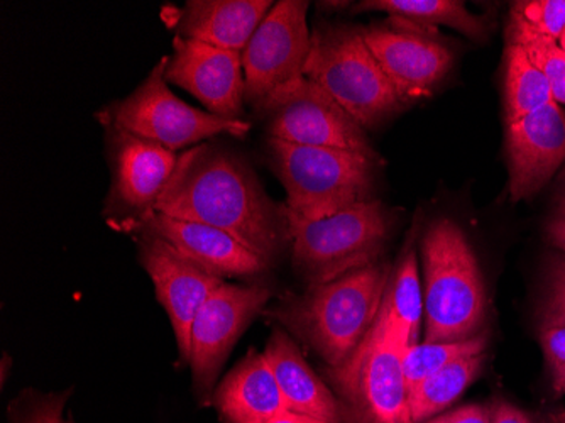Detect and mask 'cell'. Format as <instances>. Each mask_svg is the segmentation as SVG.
<instances>
[{
  "label": "cell",
  "mask_w": 565,
  "mask_h": 423,
  "mask_svg": "<svg viewBox=\"0 0 565 423\" xmlns=\"http://www.w3.org/2000/svg\"><path fill=\"white\" fill-rule=\"evenodd\" d=\"M154 212L221 229L268 263L288 240L282 207L266 195L249 165L211 142L178 158Z\"/></svg>",
  "instance_id": "1"
},
{
  "label": "cell",
  "mask_w": 565,
  "mask_h": 423,
  "mask_svg": "<svg viewBox=\"0 0 565 423\" xmlns=\"http://www.w3.org/2000/svg\"><path fill=\"white\" fill-rule=\"evenodd\" d=\"M388 264L374 263L332 282L312 285L269 311L330 368L341 366L376 322L392 282Z\"/></svg>",
  "instance_id": "2"
},
{
  "label": "cell",
  "mask_w": 565,
  "mask_h": 423,
  "mask_svg": "<svg viewBox=\"0 0 565 423\" xmlns=\"http://www.w3.org/2000/svg\"><path fill=\"white\" fill-rule=\"evenodd\" d=\"M425 268V342H457L478 336L484 322V282L465 231L440 219L422 244Z\"/></svg>",
  "instance_id": "3"
},
{
  "label": "cell",
  "mask_w": 565,
  "mask_h": 423,
  "mask_svg": "<svg viewBox=\"0 0 565 423\" xmlns=\"http://www.w3.org/2000/svg\"><path fill=\"white\" fill-rule=\"evenodd\" d=\"M275 173L287 190V224L330 218L371 200L374 160L338 148L268 139Z\"/></svg>",
  "instance_id": "4"
},
{
  "label": "cell",
  "mask_w": 565,
  "mask_h": 423,
  "mask_svg": "<svg viewBox=\"0 0 565 423\" xmlns=\"http://www.w3.org/2000/svg\"><path fill=\"white\" fill-rule=\"evenodd\" d=\"M408 348V340L393 317L386 289L370 332L341 366L329 369L345 412L355 423H414L403 369Z\"/></svg>",
  "instance_id": "5"
},
{
  "label": "cell",
  "mask_w": 565,
  "mask_h": 423,
  "mask_svg": "<svg viewBox=\"0 0 565 423\" xmlns=\"http://www.w3.org/2000/svg\"><path fill=\"white\" fill-rule=\"evenodd\" d=\"M305 76L361 127L377 126L402 109V98L367 47L363 33L352 28L323 25L313 31Z\"/></svg>",
  "instance_id": "6"
},
{
  "label": "cell",
  "mask_w": 565,
  "mask_h": 423,
  "mask_svg": "<svg viewBox=\"0 0 565 423\" xmlns=\"http://www.w3.org/2000/svg\"><path fill=\"white\" fill-rule=\"evenodd\" d=\"M287 228L295 266L312 286L377 263L390 221L383 203L371 199L330 218L290 222Z\"/></svg>",
  "instance_id": "7"
},
{
  "label": "cell",
  "mask_w": 565,
  "mask_h": 423,
  "mask_svg": "<svg viewBox=\"0 0 565 423\" xmlns=\"http://www.w3.org/2000/svg\"><path fill=\"white\" fill-rule=\"evenodd\" d=\"M167 65L168 56H163L129 97L98 113L102 124L157 142L173 152L190 146L195 148L215 136L246 135L250 129L246 120L203 113L178 98L168 87Z\"/></svg>",
  "instance_id": "8"
},
{
  "label": "cell",
  "mask_w": 565,
  "mask_h": 423,
  "mask_svg": "<svg viewBox=\"0 0 565 423\" xmlns=\"http://www.w3.org/2000/svg\"><path fill=\"white\" fill-rule=\"evenodd\" d=\"M256 110L266 119L269 139L345 149L374 160L364 127L307 76L269 95Z\"/></svg>",
  "instance_id": "9"
},
{
  "label": "cell",
  "mask_w": 565,
  "mask_h": 423,
  "mask_svg": "<svg viewBox=\"0 0 565 423\" xmlns=\"http://www.w3.org/2000/svg\"><path fill=\"white\" fill-rule=\"evenodd\" d=\"M308 8L305 0L276 2L243 51L244 97L254 109L305 76L312 47Z\"/></svg>",
  "instance_id": "10"
},
{
  "label": "cell",
  "mask_w": 565,
  "mask_h": 423,
  "mask_svg": "<svg viewBox=\"0 0 565 423\" xmlns=\"http://www.w3.org/2000/svg\"><path fill=\"white\" fill-rule=\"evenodd\" d=\"M271 289L224 283L200 307L190 336L189 364L200 393H209L244 329L265 308Z\"/></svg>",
  "instance_id": "11"
},
{
  "label": "cell",
  "mask_w": 565,
  "mask_h": 423,
  "mask_svg": "<svg viewBox=\"0 0 565 423\" xmlns=\"http://www.w3.org/2000/svg\"><path fill=\"white\" fill-rule=\"evenodd\" d=\"M109 133L113 187L107 209L120 212L127 225L139 228L157 209L177 168L178 156L126 130L109 127Z\"/></svg>",
  "instance_id": "12"
},
{
  "label": "cell",
  "mask_w": 565,
  "mask_h": 423,
  "mask_svg": "<svg viewBox=\"0 0 565 423\" xmlns=\"http://www.w3.org/2000/svg\"><path fill=\"white\" fill-rule=\"evenodd\" d=\"M164 76L168 84L199 98L207 113L243 120L246 102L243 53L174 36L173 55L168 56Z\"/></svg>",
  "instance_id": "13"
},
{
  "label": "cell",
  "mask_w": 565,
  "mask_h": 423,
  "mask_svg": "<svg viewBox=\"0 0 565 423\" xmlns=\"http://www.w3.org/2000/svg\"><path fill=\"white\" fill-rule=\"evenodd\" d=\"M141 261L154 283L158 300L168 311L180 355L189 362L193 320L205 300L224 285V278L202 268L148 232L141 243Z\"/></svg>",
  "instance_id": "14"
},
{
  "label": "cell",
  "mask_w": 565,
  "mask_h": 423,
  "mask_svg": "<svg viewBox=\"0 0 565 423\" xmlns=\"http://www.w3.org/2000/svg\"><path fill=\"white\" fill-rule=\"evenodd\" d=\"M508 193L513 202L544 189L565 161V113L557 102L507 124Z\"/></svg>",
  "instance_id": "15"
},
{
  "label": "cell",
  "mask_w": 565,
  "mask_h": 423,
  "mask_svg": "<svg viewBox=\"0 0 565 423\" xmlns=\"http://www.w3.org/2000/svg\"><path fill=\"white\" fill-rule=\"evenodd\" d=\"M361 33L403 102L430 94L452 66L449 47L430 38L392 28H370Z\"/></svg>",
  "instance_id": "16"
},
{
  "label": "cell",
  "mask_w": 565,
  "mask_h": 423,
  "mask_svg": "<svg viewBox=\"0 0 565 423\" xmlns=\"http://www.w3.org/2000/svg\"><path fill=\"white\" fill-rule=\"evenodd\" d=\"M139 228L221 278L258 275L268 266V261L247 250L233 235L202 222L152 212Z\"/></svg>",
  "instance_id": "17"
},
{
  "label": "cell",
  "mask_w": 565,
  "mask_h": 423,
  "mask_svg": "<svg viewBox=\"0 0 565 423\" xmlns=\"http://www.w3.org/2000/svg\"><path fill=\"white\" fill-rule=\"evenodd\" d=\"M273 6L271 0H189L164 9L163 19L177 36L243 53Z\"/></svg>",
  "instance_id": "18"
},
{
  "label": "cell",
  "mask_w": 565,
  "mask_h": 423,
  "mask_svg": "<svg viewBox=\"0 0 565 423\" xmlns=\"http://www.w3.org/2000/svg\"><path fill=\"white\" fill-rule=\"evenodd\" d=\"M266 359L290 412L327 423H342L345 409L313 373L297 343L282 330H275L266 343Z\"/></svg>",
  "instance_id": "19"
},
{
  "label": "cell",
  "mask_w": 565,
  "mask_h": 423,
  "mask_svg": "<svg viewBox=\"0 0 565 423\" xmlns=\"http://www.w3.org/2000/svg\"><path fill=\"white\" fill-rule=\"evenodd\" d=\"M228 423H266L288 410L265 355L249 351L224 378L214 394Z\"/></svg>",
  "instance_id": "20"
},
{
  "label": "cell",
  "mask_w": 565,
  "mask_h": 423,
  "mask_svg": "<svg viewBox=\"0 0 565 423\" xmlns=\"http://www.w3.org/2000/svg\"><path fill=\"white\" fill-rule=\"evenodd\" d=\"M355 11H383L398 22L424 25H447L469 38H482L486 33L481 18L468 11L465 2L456 0H367Z\"/></svg>",
  "instance_id": "21"
},
{
  "label": "cell",
  "mask_w": 565,
  "mask_h": 423,
  "mask_svg": "<svg viewBox=\"0 0 565 423\" xmlns=\"http://www.w3.org/2000/svg\"><path fill=\"white\" fill-rule=\"evenodd\" d=\"M482 362H484V355L457 359L422 381L409 393V413L414 423L427 422L431 416L452 405L479 377Z\"/></svg>",
  "instance_id": "22"
},
{
  "label": "cell",
  "mask_w": 565,
  "mask_h": 423,
  "mask_svg": "<svg viewBox=\"0 0 565 423\" xmlns=\"http://www.w3.org/2000/svg\"><path fill=\"white\" fill-rule=\"evenodd\" d=\"M554 101L551 84L519 44H508L504 75L507 124L523 119Z\"/></svg>",
  "instance_id": "23"
},
{
  "label": "cell",
  "mask_w": 565,
  "mask_h": 423,
  "mask_svg": "<svg viewBox=\"0 0 565 423\" xmlns=\"http://www.w3.org/2000/svg\"><path fill=\"white\" fill-rule=\"evenodd\" d=\"M484 334H478L471 339L457 340V342H424L409 346L403 358L408 393L450 362L469 358V356L484 355Z\"/></svg>",
  "instance_id": "24"
},
{
  "label": "cell",
  "mask_w": 565,
  "mask_h": 423,
  "mask_svg": "<svg viewBox=\"0 0 565 423\" xmlns=\"http://www.w3.org/2000/svg\"><path fill=\"white\" fill-rule=\"evenodd\" d=\"M390 305L393 317L405 334L409 346L418 343L425 302L422 294L420 276H418L417 257L414 251L405 254L395 276H392L388 288Z\"/></svg>",
  "instance_id": "25"
},
{
  "label": "cell",
  "mask_w": 565,
  "mask_h": 423,
  "mask_svg": "<svg viewBox=\"0 0 565 423\" xmlns=\"http://www.w3.org/2000/svg\"><path fill=\"white\" fill-rule=\"evenodd\" d=\"M511 43L519 44L530 62L544 73L551 84L554 101L565 105V51L557 40L536 33L525 22L511 18Z\"/></svg>",
  "instance_id": "26"
},
{
  "label": "cell",
  "mask_w": 565,
  "mask_h": 423,
  "mask_svg": "<svg viewBox=\"0 0 565 423\" xmlns=\"http://www.w3.org/2000/svg\"><path fill=\"white\" fill-rule=\"evenodd\" d=\"M511 18L520 19L536 33L557 40L565 31V0H533L516 2Z\"/></svg>",
  "instance_id": "27"
},
{
  "label": "cell",
  "mask_w": 565,
  "mask_h": 423,
  "mask_svg": "<svg viewBox=\"0 0 565 423\" xmlns=\"http://www.w3.org/2000/svg\"><path fill=\"white\" fill-rule=\"evenodd\" d=\"M541 315V327H565V260L552 264Z\"/></svg>",
  "instance_id": "28"
},
{
  "label": "cell",
  "mask_w": 565,
  "mask_h": 423,
  "mask_svg": "<svg viewBox=\"0 0 565 423\" xmlns=\"http://www.w3.org/2000/svg\"><path fill=\"white\" fill-rule=\"evenodd\" d=\"M541 343L551 369L552 388L565 394V327H541Z\"/></svg>",
  "instance_id": "29"
},
{
  "label": "cell",
  "mask_w": 565,
  "mask_h": 423,
  "mask_svg": "<svg viewBox=\"0 0 565 423\" xmlns=\"http://www.w3.org/2000/svg\"><path fill=\"white\" fill-rule=\"evenodd\" d=\"M63 400L46 399L30 410L22 423H63Z\"/></svg>",
  "instance_id": "30"
},
{
  "label": "cell",
  "mask_w": 565,
  "mask_h": 423,
  "mask_svg": "<svg viewBox=\"0 0 565 423\" xmlns=\"http://www.w3.org/2000/svg\"><path fill=\"white\" fill-rule=\"evenodd\" d=\"M430 423H491V412L479 405L460 406Z\"/></svg>",
  "instance_id": "31"
},
{
  "label": "cell",
  "mask_w": 565,
  "mask_h": 423,
  "mask_svg": "<svg viewBox=\"0 0 565 423\" xmlns=\"http://www.w3.org/2000/svg\"><path fill=\"white\" fill-rule=\"evenodd\" d=\"M547 234L552 244L565 251V193L558 199L557 210L547 225Z\"/></svg>",
  "instance_id": "32"
},
{
  "label": "cell",
  "mask_w": 565,
  "mask_h": 423,
  "mask_svg": "<svg viewBox=\"0 0 565 423\" xmlns=\"http://www.w3.org/2000/svg\"><path fill=\"white\" fill-rule=\"evenodd\" d=\"M491 423H533L530 416L511 403H497L491 410Z\"/></svg>",
  "instance_id": "33"
},
{
  "label": "cell",
  "mask_w": 565,
  "mask_h": 423,
  "mask_svg": "<svg viewBox=\"0 0 565 423\" xmlns=\"http://www.w3.org/2000/svg\"><path fill=\"white\" fill-rule=\"evenodd\" d=\"M266 423H327L322 420L312 419V416L300 415V413L285 412L281 415L275 416Z\"/></svg>",
  "instance_id": "34"
},
{
  "label": "cell",
  "mask_w": 565,
  "mask_h": 423,
  "mask_svg": "<svg viewBox=\"0 0 565 423\" xmlns=\"http://www.w3.org/2000/svg\"><path fill=\"white\" fill-rule=\"evenodd\" d=\"M63 423H72V422H66V420H65V422H63Z\"/></svg>",
  "instance_id": "35"
}]
</instances>
